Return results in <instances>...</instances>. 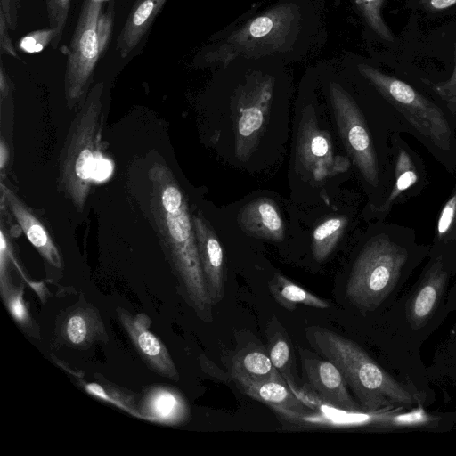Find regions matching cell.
Listing matches in <instances>:
<instances>
[{"mask_svg":"<svg viewBox=\"0 0 456 456\" xmlns=\"http://www.w3.org/2000/svg\"><path fill=\"white\" fill-rule=\"evenodd\" d=\"M297 151L301 166L317 181L336 171H344L341 167L336 165L330 135L318 126L312 107H307L302 117Z\"/></svg>","mask_w":456,"mask_h":456,"instance_id":"11","label":"cell"},{"mask_svg":"<svg viewBox=\"0 0 456 456\" xmlns=\"http://www.w3.org/2000/svg\"><path fill=\"white\" fill-rule=\"evenodd\" d=\"M267 353L272 363L287 383L301 386L295 365L291 340L275 315L266 326Z\"/></svg>","mask_w":456,"mask_h":456,"instance_id":"22","label":"cell"},{"mask_svg":"<svg viewBox=\"0 0 456 456\" xmlns=\"http://www.w3.org/2000/svg\"><path fill=\"white\" fill-rule=\"evenodd\" d=\"M111 172V165L102 156L98 159L94 167V180H104Z\"/></svg>","mask_w":456,"mask_h":456,"instance_id":"36","label":"cell"},{"mask_svg":"<svg viewBox=\"0 0 456 456\" xmlns=\"http://www.w3.org/2000/svg\"><path fill=\"white\" fill-rule=\"evenodd\" d=\"M9 150L4 139H1L0 142V168L3 170L5 164L8 162Z\"/></svg>","mask_w":456,"mask_h":456,"instance_id":"38","label":"cell"},{"mask_svg":"<svg viewBox=\"0 0 456 456\" xmlns=\"http://www.w3.org/2000/svg\"><path fill=\"white\" fill-rule=\"evenodd\" d=\"M346 225V217L334 216L325 220L314 229L313 255L316 261H323L330 255Z\"/></svg>","mask_w":456,"mask_h":456,"instance_id":"25","label":"cell"},{"mask_svg":"<svg viewBox=\"0 0 456 456\" xmlns=\"http://www.w3.org/2000/svg\"><path fill=\"white\" fill-rule=\"evenodd\" d=\"M335 119L343 142L364 179L378 185L379 171L363 116L351 95L337 83L329 86Z\"/></svg>","mask_w":456,"mask_h":456,"instance_id":"8","label":"cell"},{"mask_svg":"<svg viewBox=\"0 0 456 456\" xmlns=\"http://www.w3.org/2000/svg\"><path fill=\"white\" fill-rule=\"evenodd\" d=\"M229 371L232 379L243 378L256 381L285 380L272 363L267 350L254 342L236 351Z\"/></svg>","mask_w":456,"mask_h":456,"instance_id":"21","label":"cell"},{"mask_svg":"<svg viewBox=\"0 0 456 456\" xmlns=\"http://www.w3.org/2000/svg\"><path fill=\"white\" fill-rule=\"evenodd\" d=\"M359 73L424 137L441 150L451 147L452 132L442 110L409 84L368 64Z\"/></svg>","mask_w":456,"mask_h":456,"instance_id":"7","label":"cell"},{"mask_svg":"<svg viewBox=\"0 0 456 456\" xmlns=\"http://www.w3.org/2000/svg\"><path fill=\"white\" fill-rule=\"evenodd\" d=\"M103 0H84L68 49L64 93L74 108L86 94L94 68L112 31L113 12H102Z\"/></svg>","mask_w":456,"mask_h":456,"instance_id":"5","label":"cell"},{"mask_svg":"<svg viewBox=\"0 0 456 456\" xmlns=\"http://www.w3.org/2000/svg\"><path fill=\"white\" fill-rule=\"evenodd\" d=\"M148 176L151 213L185 300L202 321L211 322L213 305L202 273L185 196L166 164L155 162Z\"/></svg>","mask_w":456,"mask_h":456,"instance_id":"1","label":"cell"},{"mask_svg":"<svg viewBox=\"0 0 456 456\" xmlns=\"http://www.w3.org/2000/svg\"><path fill=\"white\" fill-rule=\"evenodd\" d=\"M433 89L447 103L456 105V45L454 69L451 77L444 82L434 85Z\"/></svg>","mask_w":456,"mask_h":456,"instance_id":"32","label":"cell"},{"mask_svg":"<svg viewBox=\"0 0 456 456\" xmlns=\"http://www.w3.org/2000/svg\"><path fill=\"white\" fill-rule=\"evenodd\" d=\"M198 360L201 370L210 378L224 383H227L232 379L230 371H225L224 370L221 369L206 354H201Z\"/></svg>","mask_w":456,"mask_h":456,"instance_id":"33","label":"cell"},{"mask_svg":"<svg viewBox=\"0 0 456 456\" xmlns=\"http://www.w3.org/2000/svg\"><path fill=\"white\" fill-rule=\"evenodd\" d=\"M9 26L4 11L0 8V50L1 53L8 54L13 58H19L15 47L9 35Z\"/></svg>","mask_w":456,"mask_h":456,"instance_id":"34","label":"cell"},{"mask_svg":"<svg viewBox=\"0 0 456 456\" xmlns=\"http://www.w3.org/2000/svg\"><path fill=\"white\" fill-rule=\"evenodd\" d=\"M447 277L442 260L436 259L408 301L406 314L412 329L423 327L432 317L443 297Z\"/></svg>","mask_w":456,"mask_h":456,"instance_id":"15","label":"cell"},{"mask_svg":"<svg viewBox=\"0 0 456 456\" xmlns=\"http://www.w3.org/2000/svg\"><path fill=\"white\" fill-rule=\"evenodd\" d=\"M305 337L338 368L362 411L392 410L423 402L418 391L395 379L354 341L320 326L307 327Z\"/></svg>","mask_w":456,"mask_h":456,"instance_id":"2","label":"cell"},{"mask_svg":"<svg viewBox=\"0 0 456 456\" xmlns=\"http://www.w3.org/2000/svg\"><path fill=\"white\" fill-rule=\"evenodd\" d=\"M20 4V0H0V8L4 11L7 24L12 30L17 28Z\"/></svg>","mask_w":456,"mask_h":456,"instance_id":"35","label":"cell"},{"mask_svg":"<svg viewBox=\"0 0 456 456\" xmlns=\"http://www.w3.org/2000/svg\"><path fill=\"white\" fill-rule=\"evenodd\" d=\"M61 341L76 349H86L94 343H107L108 336L102 320L91 305L76 306L62 321L60 331Z\"/></svg>","mask_w":456,"mask_h":456,"instance_id":"18","label":"cell"},{"mask_svg":"<svg viewBox=\"0 0 456 456\" xmlns=\"http://www.w3.org/2000/svg\"><path fill=\"white\" fill-rule=\"evenodd\" d=\"M274 300L283 308L293 311L298 305L317 309H327L330 304L281 274H275L268 283Z\"/></svg>","mask_w":456,"mask_h":456,"instance_id":"24","label":"cell"},{"mask_svg":"<svg viewBox=\"0 0 456 456\" xmlns=\"http://www.w3.org/2000/svg\"><path fill=\"white\" fill-rule=\"evenodd\" d=\"M384 0H355V4L369 27L383 40L394 41V35L381 15Z\"/></svg>","mask_w":456,"mask_h":456,"instance_id":"28","label":"cell"},{"mask_svg":"<svg viewBox=\"0 0 456 456\" xmlns=\"http://www.w3.org/2000/svg\"><path fill=\"white\" fill-rule=\"evenodd\" d=\"M102 90L103 83H97L86 94L70 126L61 159V183L77 210L85 206L94 180V167L102 156Z\"/></svg>","mask_w":456,"mask_h":456,"instance_id":"4","label":"cell"},{"mask_svg":"<svg viewBox=\"0 0 456 456\" xmlns=\"http://www.w3.org/2000/svg\"><path fill=\"white\" fill-rule=\"evenodd\" d=\"M79 384L89 395L100 400L108 402L141 419V415L135 404V399L132 395L122 391L120 388L116 387L108 382H105L104 384L80 382Z\"/></svg>","mask_w":456,"mask_h":456,"instance_id":"27","label":"cell"},{"mask_svg":"<svg viewBox=\"0 0 456 456\" xmlns=\"http://www.w3.org/2000/svg\"><path fill=\"white\" fill-rule=\"evenodd\" d=\"M417 181L418 174L411 157L405 151L401 150L395 162L394 186L387 199L378 208V211L387 212L395 200L414 185Z\"/></svg>","mask_w":456,"mask_h":456,"instance_id":"26","label":"cell"},{"mask_svg":"<svg viewBox=\"0 0 456 456\" xmlns=\"http://www.w3.org/2000/svg\"><path fill=\"white\" fill-rule=\"evenodd\" d=\"M137 408L141 419L168 426L184 423L190 416L183 396L177 390L163 386L150 388Z\"/></svg>","mask_w":456,"mask_h":456,"instance_id":"17","label":"cell"},{"mask_svg":"<svg viewBox=\"0 0 456 456\" xmlns=\"http://www.w3.org/2000/svg\"><path fill=\"white\" fill-rule=\"evenodd\" d=\"M300 18L294 3L277 4L203 51L200 61L226 67L240 58L254 59L289 50L297 37Z\"/></svg>","mask_w":456,"mask_h":456,"instance_id":"3","label":"cell"},{"mask_svg":"<svg viewBox=\"0 0 456 456\" xmlns=\"http://www.w3.org/2000/svg\"><path fill=\"white\" fill-rule=\"evenodd\" d=\"M2 199L30 243L50 265L61 268L60 251L45 226L9 187L1 183Z\"/></svg>","mask_w":456,"mask_h":456,"instance_id":"16","label":"cell"},{"mask_svg":"<svg viewBox=\"0 0 456 456\" xmlns=\"http://www.w3.org/2000/svg\"><path fill=\"white\" fill-rule=\"evenodd\" d=\"M55 30L52 28L33 31L24 36L19 43V47L26 53L41 52L55 38Z\"/></svg>","mask_w":456,"mask_h":456,"instance_id":"30","label":"cell"},{"mask_svg":"<svg viewBox=\"0 0 456 456\" xmlns=\"http://www.w3.org/2000/svg\"><path fill=\"white\" fill-rule=\"evenodd\" d=\"M408 258L387 236L370 240L358 256L346 287L348 300L362 311L379 307L394 289Z\"/></svg>","mask_w":456,"mask_h":456,"instance_id":"6","label":"cell"},{"mask_svg":"<svg viewBox=\"0 0 456 456\" xmlns=\"http://www.w3.org/2000/svg\"><path fill=\"white\" fill-rule=\"evenodd\" d=\"M302 370L307 386L326 403L348 411H362L349 394L338 368L306 349H299Z\"/></svg>","mask_w":456,"mask_h":456,"instance_id":"10","label":"cell"},{"mask_svg":"<svg viewBox=\"0 0 456 456\" xmlns=\"http://www.w3.org/2000/svg\"><path fill=\"white\" fill-rule=\"evenodd\" d=\"M167 0H137L117 39V50L127 57L137 46Z\"/></svg>","mask_w":456,"mask_h":456,"instance_id":"20","label":"cell"},{"mask_svg":"<svg viewBox=\"0 0 456 456\" xmlns=\"http://www.w3.org/2000/svg\"><path fill=\"white\" fill-rule=\"evenodd\" d=\"M198 252L211 303L218 304L224 296V252L213 229L200 214L192 216Z\"/></svg>","mask_w":456,"mask_h":456,"instance_id":"13","label":"cell"},{"mask_svg":"<svg viewBox=\"0 0 456 456\" xmlns=\"http://www.w3.org/2000/svg\"><path fill=\"white\" fill-rule=\"evenodd\" d=\"M240 227L248 233L273 241L284 238L283 222L275 203L267 198L245 206L239 216Z\"/></svg>","mask_w":456,"mask_h":456,"instance_id":"19","label":"cell"},{"mask_svg":"<svg viewBox=\"0 0 456 456\" xmlns=\"http://www.w3.org/2000/svg\"><path fill=\"white\" fill-rule=\"evenodd\" d=\"M116 311L133 346L149 368L165 378L178 381V370L166 346L150 330L151 319L143 313L132 314L121 307Z\"/></svg>","mask_w":456,"mask_h":456,"instance_id":"12","label":"cell"},{"mask_svg":"<svg viewBox=\"0 0 456 456\" xmlns=\"http://www.w3.org/2000/svg\"><path fill=\"white\" fill-rule=\"evenodd\" d=\"M244 394L273 409L285 420L311 411L282 379L256 381L243 378L233 379Z\"/></svg>","mask_w":456,"mask_h":456,"instance_id":"14","label":"cell"},{"mask_svg":"<svg viewBox=\"0 0 456 456\" xmlns=\"http://www.w3.org/2000/svg\"><path fill=\"white\" fill-rule=\"evenodd\" d=\"M8 264H0L1 297L17 324L28 335L39 338V329L32 319L23 299V285L15 286L8 273Z\"/></svg>","mask_w":456,"mask_h":456,"instance_id":"23","label":"cell"},{"mask_svg":"<svg viewBox=\"0 0 456 456\" xmlns=\"http://www.w3.org/2000/svg\"><path fill=\"white\" fill-rule=\"evenodd\" d=\"M271 76L252 74L235 94V150L248 159L260 136L273 94Z\"/></svg>","mask_w":456,"mask_h":456,"instance_id":"9","label":"cell"},{"mask_svg":"<svg viewBox=\"0 0 456 456\" xmlns=\"http://www.w3.org/2000/svg\"><path fill=\"white\" fill-rule=\"evenodd\" d=\"M50 28L55 30L56 36L52 47L56 49L66 27L71 0H45Z\"/></svg>","mask_w":456,"mask_h":456,"instance_id":"29","label":"cell"},{"mask_svg":"<svg viewBox=\"0 0 456 456\" xmlns=\"http://www.w3.org/2000/svg\"><path fill=\"white\" fill-rule=\"evenodd\" d=\"M456 223V189L444 205L437 220L436 234L443 240L451 232Z\"/></svg>","mask_w":456,"mask_h":456,"instance_id":"31","label":"cell"},{"mask_svg":"<svg viewBox=\"0 0 456 456\" xmlns=\"http://www.w3.org/2000/svg\"><path fill=\"white\" fill-rule=\"evenodd\" d=\"M421 4L432 12L448 9L456 4V0H419Z\"/></svg>","mask_w":456,"mask_h":456,"instance_id":"37","label":"cell"}]
</instances>
